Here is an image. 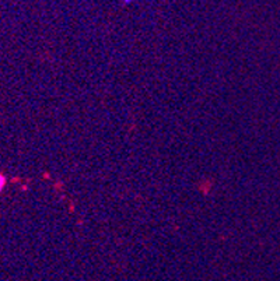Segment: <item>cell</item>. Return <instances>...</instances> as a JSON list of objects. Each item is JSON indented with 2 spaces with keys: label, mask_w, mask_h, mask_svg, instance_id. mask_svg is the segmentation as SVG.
<instances>
[{
  "label": "cell",
  "mask_w": 280,
  "mask_h": 281,
  "mask_svg": "<svg viewBox=\"0 0 280 281\" xmlns=\"http://www.w3.org/2000/svg\"><path fill=\"white\" fill-rule=\"evenodd\" d=\"M3 186H4V178L0 175V192H1V189H3Z\"/></svg>",
  "instance_id": "cell-1"
}]
</instances>
